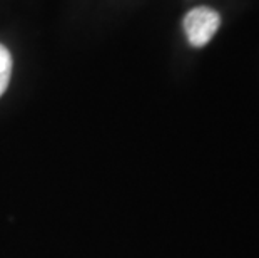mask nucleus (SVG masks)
<instances>
[{
  "instance_id": "1",
  "label": "nucleus",
  "mask_w": 259,
  "mask_h": 258,
  "mask_svg": "<svg viewBox=\"0 0 259 258\" xmlns=\"http://www.w3.org/2000/svg\"><path fill=\"white\" fill-rule=\"evenodd\" d=\"M221 17L216 10L209 7H197L186 14L184 32L191 46L204 47L219 29Z\"/></svg>"
},
{
  "instance_id": "2",
  "label": "nucleus",
  "mask_w": 259,
  "mask_h": 258,
  "mask_svg": "<svg viewBox=\"0 0 259 258\" xmlns=\"http://www.w3.org/2000/svg\"><path fill=\"white\" fill-rule=\"evenodd\" d=\"M10 76H12V56H10V52L0 44V96L7 89Z\"/></svg>"
}]
</instances>
